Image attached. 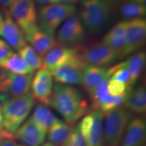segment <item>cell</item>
I'll list each match as a JSON object with an SVG mask.
<instances>
[{
    "mask_svg": "<svg viewBox=\"0 0 146 146\" xmlns=\"http://www.w3.org/2000/svg\"><path fill=\"white\" fill-rule=\"evenodd\" d=\"M50 106L72 125L89 110L88 102L78 89L70 85L56 84L53 88Z\"/></svg>",
    "mask_w": 146,
    "mask_h": 146,
    "instance_id": "1",
    "label": "cell"
},
{
    "mask_svg": "<svg viewBox=\"0 0 146 146\" xmlns=\"http://www.w3.org/2000/svg\"><path fill=\"white\" fill-rule=\"evenodd\" d=\"M113 11L106 0H80L79 16L84 28L99 34L108 25Z\"/></svg>",
    "mask_w": 146,
    "mask_h": 146,
    "instance_id": "2",
    "label": "cell"
},
{
    "mask_svg": "<svg viewBox=\"0 0 146 146\" xmlns=\"http://www.w3.org/2000/svg\"><path fill=\"white\" fill-rule=\"evenodd\" d=\"M35 106L31 93L2 102V125L5 129L14 134L28 117Z\"/></svg>",
    "mask_w": 146,
    "mask_h": 146,
    "instance_id": "3",
    "label": "cell"
},
{
    "mask_svg": "<svg viewBox=\"0 0 146 146\" xmlns=\"http://www.w3.org/2000/svg\"><path fill=\"white\" fill-rule=\"evenodd\" d=\"M132 118V113L122 107L104 114V146H119L126 127Z\"/></svg>",
    "mask_w": 146,
    "mask_h": 146,
    "instance_id": "4",
    "label": "cell"
},
{
    "mask_svg": "<svg viewBox=\"0 0 146 146\" xmlns=\"http://www.w3.org/2000/svg\"><path fill=\"white\" fill-rule=\"evenodd\" d=\"M75 12L76 7L74 5L60 3L42 5L37 14L39 28L47 33L54 35L60 25Z\"/></svg>",
    "mask_w": 146,
    "mask_h": 146,
    "instance_id": "5",
    "label": "cell"
},
{
    "mask_svg": "<svg viewBox=\"0 0 146 146\" xmlns=\"http://www.w3.org/2000/svg\"><path fill=\"white\" fill-rule=\"evenodd\" d=\"M33 73L15 74L0 71V101L17 98L29 92Z\"/></svg>",
    "mask_w": 146,
    "mask_h": 146,
    "instance_id": "6",
    "label": "cell"
},
{
    "mask_svg": "<svg viewBox=\"0 0 146 146\" xmlns=\"http://www.w3.org/2000/svg\"><path fill=\"white\" fill-rule=\"evenodd\" d=\"M8 12L25 36L39 27L35 0H14Z\"/></svg>",
    "mask_w": 146,
    "mask_h": 146,
    "instance_id": "7",
    "label": "cell"
},
{
    "mask_svg": "<svg viewBox=\"0 0 146 146\" xmlns=\"http://www.w3.org/2000/svg\"><path fill=\"white\" fill-rule=\"evenodd\" d=\"M76 48L74 59L51 72L54 81L58 84L71 85L82 83L83 69L87 64L84 60L83 48L80 46Z\"/></svg>",
    "mask_w": 146,
    "mask_h": 146,
    "instance_id": "8",
    "label": "cell"
},
{
    "mask_svg": "<svg viewBox=\"0 0 146 146\" xmlns=\"http://www.w3.org/2000/svg\"><path fill=\"white\" fill-rule=\"evenodd\" d=\"M57 43L67 47L80 46L86 39V31L79 16L74 13L64 22L58 31Z\"/></svg>",
    "mask_w": 146,
    "mask_h": 146,
    "instance_id": "9",
    "label": "cell"
},
{
    "mask_svg": "<svg viewBox=\"0 0 146 146\" xmlns=\"http://www.w3.org/2000/svg\"><path fill=\"white\" fill-rule=\"evenodd\" d=\"M146 21L143 18L126 21V41L123 58L138 52L145 45Z\"/></svg>",
    "mask_w": 146,
    "mask_h": 146,
    "instance_id": "10",
    "label": "cell"
},
{
    "mask_svg": "<svg viewBox=\"0 0 146 146\" xmlns=\"http://www.w3.org/2000/svg\"><path fill=\"white\" fill-rule=\"evenodd\" d=\"M31 88L34 100L43 105H50L53 92V77L50 71L39 69L33 77Z\"/></svg>",
    "mask_w": 146,
    "mask_h": 146,
    "instance_id": "11",
    "label": "cell"
},
{
    "mask_svg": "<svg viewBox=\"0 0 146 146\" xmlns=\"http://www.w3.org/2000/svg\"><path fill=\"white\" fill-rule=\"evenodd\" d=\"M83 55L87 65L100 67L110 65L119 58L110 47L102 41L87 48H83Z\"/></svg>",
    "mask_w": 146,
    "mask_h": 146,
    "instance_id": "12",
    "label": "cell"
},
{
    "mask_svg": "<svg viewBox=\"0 0 146 146\" xmlns=\"http://www.w3.org/2000/svg\"><path fill=\"white\" fill-rule=\"evenodd\" d=\"M47 132L31 118L21 125L14 133L15 139L26 146H41L45 143Z\"/></svg>",
    "mask_w": 146,
    "mask_h": 146,
    "instance_id": "13",
    "label": "cell"
},
{
    "mask_svg": "<svg viewBox=\"0 0 146 146\" xmlns=\"http://www.w3.org/2000/svg\"><path fill=\"white\" fill-rule=\"evenodd\" d=\"M1 10L4 15L1 36H3L9 47L19 51L27 45L25 35L10 16L8 11L5 8H2Z\"/></svg>",
    "mask_w": 146,
    "mask_h": 146,
    "instance_id": "14",
    "label": "cell"
},
{
    "mask_svg": "<svg viewBox=\"0 0 146 146\" xmlns=\"http://www.w3.org/2000/svg\"><path fill=\"white\" fill-rule=\"evenodd\" d=\"M76 50V47H67L60 45L57 43V44L43 57L42 68H45L52 72L55 69L74 59Z\"/></svg>",
    "mask_w": 146,
    "mask_h": 146,
    "instance_id": "15",
    "label": "cell"
},
{
    "mask_svg": "<svg viewBox=\"0 0 146 146\" xmlns=\"http://www.w3.org/2000/svg\"><path fill=\"white\" fill-rule=\"evenodd\" d=\"M145 136V118L142 116L132 118L126 127L119 146H143Z\"/></svg>",
    "mask_w": 146,
    "mask_h": 146,
    "instance_id": "16",
    "label": "cell"
},
{
    "mask_svg": "<svg viewBox=\"0 0 146 146\" xmlns=\"http://www.w3.org/2000/svg\"><path fill=\"white\" fill-rule=\"evenodd\" d=\"M110 77L108 69H106L104 67L87 65L83 69L81 85L90 96L99 85Z\"/></svg>",
    "mask_w": 146,
    "mask_h": 146,
    "instance_id": "17",
    "label": "cell"
},
{
    "mask_svg": "<svg viewBox=\"0 0 146 146\" xmlns=\"http://www.w3.org/2000/svg\"><path fill=\"white\" fill-rule=\"evenodd\" d=\"M125 41L126 21H124L115 25L110 31L107 33L102 42L110 47L118 55L119 58H123Z\"/></svg>",
    "mask_w": 146,
    "mask_h": 146,
    "instance_id": "18",
    "label": "cell"
},
{
    "mask_svg": "<svg viewBox=\"0 0 146 146\" xmlns=\"http://www.w3.org/2000/svg\"><path fill=\"white\" fill-rule=\"evenodd\" d=\"M27 41L42 58L57 44L54 35H50L41 30L39 27L25 36Z\"/></svg>",
    "mask_w": 146,
    "mask_h": 146,
    "instance_id": "19",
    "label": "cell"
},
{
    "mask_svg": "<svg viewBox=\"0 0 146 146\" xmlns=\"http://www.w3.org/2000/svg\"><path fill=\"white\" fill-rule=\"evenodd\" d=\"M125 108L131 113L143 114L146 111V90L143 85L131 88L124 103Z\"/></svg>",
    "mask_w": 146,
    "mask_h": 146,
    "instance_id": "20",
    "label": "cell"
},
{
    "mask_svg": "<svg viewBox=\"0 0 146 146\" xmlns=\"http://www.w3.org/2000/svg\"><path fill=\"white\" fill-rule=\"evenodd\" d=\"M146 53L144 51H138L124 62L130 74L128 86L132 87L136 83L143 70L145 64Z\"/></svg>",
    "mask_w": 146,
    "mask_h": 146,
    "instance_id": "21",
    "label": "cell"
},
{
    "mask_svg": "<svg viewBox=\"0 0 146 146\" xmlns=\"http://www.w3.org/2000/svg\"><path fill=\"white\" fill-rule=\"evenodd\" d=\"M72 125L59 119L47 131L48 142L56 146H62L72 132Z\"/></svg>",
    "mask_w": 146,
    "mask_h": 146,
    "instance_id": "22",
    "label": "cell"
},
{
    "mask_svg": "<svg viewBox=\"0 0 146 146\" xmlns=\"http://www.w3.org/2000/svg\"><path fill=\"white\" fill-rule=\"evenodd\" d=\"M91 113L94 116V123L85 146H104L103 121L104 114L98 110H94Z\"/></svg>",
    "mask_w": 146,
    "mask_h": 146,
    "instance_id": "23",
    "label": "cell"
},
{
    "mask_svg": "<svg viewBox=\"0 0 146 146\" xmlns=\"http://www.w3.org/2000/svg\"><path fill=\"white\" fill-rule=\"evenodd\" d=\"M31 118L47 133L51 127L59 120L48 108L43 104L36 106Z\"/></svg>",
    "mask_w": 146,
    "mask_h": 146,
    "instance_id": "24",
    "label": "cell"
},
{
    "mask_svg": "<svg viewBox=\"0 0 146 146\" xmlns=\"http://www.w3.org/2000/svg\"><path fill=\"white\" fill-rule=\"evenodd\" d=\"M116 8L120 16L127 21L143 18L146 14V8L131 1L121 3Z\"/></svg>",
    "mask_w": 146,
    "mask_h": 146,
    "instance_id": "25",
    "label": "cell"
},
{
    "mask_svg": "<svg viewBox=\"0 0 146 146\" xmlns=\"http://www.w3.org/2000/svg\"><path fill=\"white\" fill-rule=\"evenodd\" d=\"M18 52L20 57L33 72L43 68V58L31 45L27 44Z\"/></svg>",
    "mask_w": 146,
    "mask_h": 146,
    "instance_id": "26",
    "label": "cell"
},
{
    "mask_svg": "<svg viewBox=\"0 0 146 146\" xmlns=\"http://www.w3.org/2000/svg\"><path fill=\"white\" fill-rule=\"evenodd\" d=\"M0 68L15 74H27L33 73L25 64L19 55L14 53L0 65Z\"/></svg>",
    "mask_w": 146,
    "mask_h": 146,
    "instance_id": "27",
    "label": "cell"
},
{
    "mask_svg": "<svg viewBox=\"0 0 146 146\" xmlns=\"http://www.w3.org/2000/svg\"><path fill=\"white\" fill-rule=\"evenodd\" d=\"M108 71L110 78L127 84L128 85L130 78V74L124 62L112 66V68L108 69Z\"/></svg>",
    "mask_w": 146,
    "mask_h": 146,
    "instance_id": "28",
    "label": "cell"
},
{
    "mask_svg": "<svg viewBox=\"0 0 146 146\" xmlns=\"http://www.w3.org/2000/svg\"><path fill=\"white\" fill-rule=\"evenodd\" d=\"M129 86L127 84L122 83L110 77L108 80L107 89L110 96L112 97H118L123 96L127 92Z\"/></svg>",
    "mask_w": 146,
    "mask_h": 146,
    "instance_id": "29",
    "label": "cell"
},
{
    "mask_svg": "<svg viewBox=\"0 0 146 146\" xmlns=\"http://www.w3.org/2000/svg\"><path fill=\"white\" fill-rule=\"evenodd\" d=\"M86 140L80 132L78 125L72 128V132L62 146H85Z\"/></svg>",
    "mask_w": 146,
    "mask_h": 146,
    "instance_id": "30",
    "label": "cell"
},
{
    "mask_svg": "<svg viewBox=\"0 0 146 146\" xmlns=\"http://www.w3.org/2000/svg\"><path fill=\"white\" fill-rule=\"evenodd\" d=\"M93 123H94V116H93L92 113L91 112L87 116H85L78 123V125H77L80 132L85 137V140H87V137L89 135V133L91 132V128L93 126Z\"/></svg>",
    "mask_w": 146,
    "mask_h": 146,
    "instance_id": "31",
    "label": "cell"
},
{
    "mask_svg": "<svg viewBox=\"0 0 146 146\" xmlns=\"http://www.w3.org/2000/svg\"><path fill=\"white\" fill-rule=\"evenodd\" d=\"M13 54V51L7 44L0 46V65Z\"/></svg>",
    "mask_w": 146,
    "mask_h": 146,
    "instance_id": "32",
    "label": "cell"
},
{
    "mask_svg": "<svg viewBox=\"0 0 146 146\" xmlns=\"http://www.w3.org/2000/svg\"><path fill=\"white\" fill-rule=\"evenodd\" d=\"M0 146H26L18 143L14 138H7L0 140Z\"/></svg>",
    "mask_w": 146,
    "mask_h": 146,
    "instance_id": "33",
    "label": "cell"
},
{
    "mask_svg": "<svg viewBox=\"0 0 146 146\" xmlns=\"http://www.w3.org/2000/svg\"><path fill=\"white\" fill-rule=\"evenodd\" d=\"M7 138H14V135L5 129L2 124L0 123V140Z\"/></svg>",
    "mask_w": 146,
    "mask_h": 146,
    "instance_id": "34",
    "label": "cell"
},
{
    "mask_svg": "<svg viewBox=\"0 0 146 146\" xmlns=\"http://www.w3.org/2000/svg\"><path fill=\"white\" fill-rule=\"evenodd\" d=\"M35 1L42 5L56 4L60 3V0H35Z\"/></svg>",
    "mask_w": 146,
    "mask_h": 146,
    "instance_id": "35",
    "label": "cell"
},
{
    "mask_svg": "<svg viewBox=\"0 0 146 146\" xmlns=\"http://www.w3.org/2000/svg\"><path fill=\"white\" fill-rule=\"evenodd\" d=\"M106 1L108 2L109 4L110 5L112 10H114V9L117 8V6H118L120 4L125 2V1H129V0H106Z\"/></svg>",
    "mask_w": 146,
    "mask_h": 146,
    "instance_id": "36",
    "label": "cell"
},
{
    "mask_svg": "<svg viewBox=\"0 0 146 146\" xmlns=\"http://www.w3.org/2000/svg\"><path fill=\"white\" fill-rule=\"evenodd\" d=\"M14 1V0H0V5L2 6V8H9Z\"/></svg>",
    "mask_w": 146,
    "mask_h": 146,
    "instance_id": "37",
    "label": "cell"
},
{
    "mask_svg": "<svg viewBox=\"0 0 146 146\" xmlns=\"http://www.w3.org/2000/svg\"><path fill=\"white\" fill-rule=\"evenodd\" d=\"M3 21H4V15L2 10H0V36H1V32H2Z\"/></svg>",
    "mask_w": 146,
    "mask_h": 146,
    "instance_id": "38",
    "label": "cell"
},
{
    "mask_svg": "<svg viewBox=\"0 0 146 146\" xmlns=\"http://www.w3.org/2000/svg\"><path fill=\"white\" fill-rule=\"evenodd\" d=\"M79 0H60V3H64V4H70L74 5Z\"/></svg>",
    "mask_w": 146,
    "mask_h": 146,
    "instance_id": "39",
    "label": "cell"
},
{
    "mask_svg": "<svg viewBox=\"0 0 146 146\" xmlns=\"http://www.w3.org/2000/svg\"><path fill=\"white\" fill-rule=\"evenodd\" d=\"M129 1H133V2L138 3V4L141 5H142V6L146 8V0H129Z\"/></svg>",
    "mask_w": 146,
    "mask_h": 146,
    "instance_id": "40",
    "label": "cell"
},
{
    "mask_svg": "<svg viewBox=\"0 0 146 146\" xmlns=\"http://www.w3.org/2000/svg\"><path fill=\"white\" fill-rule=\"evenodd\" d=\"M0 123L2 124V112H1V105H0Z\"/></svg>",
    "mask_w": 146,
    "mask_h": 146,
    "instance_id": "41",
    "label": "cell"
},
{
    "mask_svg": "<svg viewBox=\"0 0 146 146\" xmlns=\"http://www.w3.org/2000/svg\"><path fill=\"white\" fill-rule=\"evenodd\" d=\"M41 146H56V145H54L52 144L51 143H49V142H47V143H44L43 144V145H41Z\"/></svg>",
    "mask_w": 146,
    "mask_h": 146,
    "instance_id": "42",
    "label": "cell"
},
{
    "mask_svg": "<svg viewBox=\"0 0 146 146\" xmlns=\"http://www.w3.org/2000/svg\"><path fill=\"white\" fill-rule=\"evenodd\" d=\"M6 45V43L4 41H3L2 39H0V46H1V45Z\"/></svg>",
    "mask_w": 146,
    "mask_h": 146,
    "instance_id": "43",
    "label": "cell"
}]
</instances>
